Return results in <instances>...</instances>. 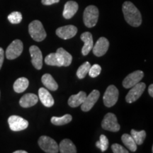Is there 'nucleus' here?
Returning a JSON list of instances; mask_svg holds the SVG:
<instances>
[{
  "label": "nucleus",
  "instance_id": "nucleus-1",
  "mask_svg": "<svg viewBox=\"0 0 153 153\" xmlns=\"http://www.w3.org/2000/svg\"><path fill=\"white\" fill-rule=\"evenodd\" d=\"M122 10L124 18L128 24L133 26L138 27L142 24V16L137 8L131 1H125L123 4Z\"/></svg>",
  "mask_w": 153,
  "mask_h": 153
},
{
  "label": "nucleus",
  "instance_id": "nucleus-2",
  "mask_svg": "<svg viewBox=\"0 0 153 153\" xmlns=\"http://www.w3.org/2000/svg\"><path fill=\"white\" fill-rule=\"evenodd\" d=\"M28 32L30 36L34 41L41 42L46 38V32H45L42 23L40 21L35 20L32 22L28 26Z\"/></svg>",
  "mask_w": 153,
  "mask_h": 153
},
{
  "label": "nucleus",
  "instance_id": "nucleus-3",
  "mask_svg": "<svg viewBox=\"0 0 153 153\" xmlns=\"http://www.w3.org/2000/svg\"><path fill=\"white\" fill-rule=\"evenodd\" d=\"M99 19V9L93 5L88 6L85 9L83 14L84 24L88 28H92L96 26Z\"/></svg>",
  "mask_w": 153,
  "mask_h": 153
},
{
  "label": "nucleus",
  "instance_id": "nucleus-4",
  "mask_svg": "<svg viewBox=\"0 0 153 153\" xmlns=\"http://www.w3.org/2000/svg\"><path fill=\"white\" fill-rule=\"evenodd\" d=\"M38 145L44 152L47 153H57L59 152V145L55 140L48 136L40 137L38 139Z\"/></svg>",
  "mask_w": 153,
  "mask_h": 153
},
{
  "label": "nucleus",
  "instance_id": "nucleus-5",
  "mask_svg": "<svg viewBox=\"0 0 153 153\" xmlns=\"http://www.w3.org/2000/svg\"><path fill=\"white\" fill-rule=\"evenodd\" d=\"M24 50V45L22 41L14 40L7 48L6 51V57L8 60H14L22 55Z\"/></svg>",
  "mask_w": 153,
  "mask_h": 153
},
{
  "label": "nucleus",
  "instance_id": "nucleus-6",
  "mask_svg": "<svg viewBox=\"0 0 153 153\" xmlns=\"http://www.w3.org/2000/svg\"><path fill=\"white\" fill-rule=\"evenodd\" d=\"M118 95H119V92L117 88L114 85L108 86L103 97V101H104L105 106L106 107L114 106L118 99Z\"/></svg>",
  "mask_w": 153,
  "mask_h": 153
},
{
  "label": "nucleus",
  "instance_id": "nucleus-7",
  "mask_svg": "<svg viewBox=\"0 0 153 153\" xmlns=\"http://www.w3.org/2000/svg\"><path fill=\"white\" fill-rule=\"evenodd\" d=\"M101 126L104 130L111 132H118L120 128L116 115L112 113H108L105 115L101 123Z\"/></svg>",
  "mask_w": 153,
  "mask_h": 153
},
{
  "label": "nucleus",
  "instance_id": "nucleus-8",
  "mask_svg": "<svg viewBox=\"0 0 153 153\" xmlns=\"http://www.w3.org/2000/svg\"><path fill=\"white\" fill-rule=\"evenodd\" d=\"M146 85L143 82H138L137 85L131 87V89L126 97V102L132 104L137 101L144 92Z\"/></svg>",
  "mask_w": 153,
  "mask_h": 153
},
{
  "label": "nucleus",
  "instance_id": "nucleus-9",
  "mask_svg": "<svg viewBox=\"0 0 153 153\" xmlns=\"http://www.w3.org/2000/svg\"><path fill=\"white\" fill-rule=\"evenodd\" d=\"M8 123L11 131L17 132L26 129L28 122L24 118L19 116H11L8 118Z\"/></svg>",
  "mask_w": 153,
  "mask_h": 153
},
{
  "label": "nucleus",
  "instance_id": "nucleus-10",
  "mask_svg": "<svg viewBox=\"0 0 153 153\" xmlns=\"http://www.w3.org/2000/svg\"><path fill=\"white\" fill-rule=\"evenodd\" d=\"M144 76V73L141 70H136V71L129 74L123 81V86L126 89L131 88L133 86L137 85L138 82L142 80Z\"/></svg>",
  "mask_w": 153,
  "mask_h": 153
},
{
  "label": "nucleus",
  "instance_id": "nucleus-11",
  "mask_svg": "<svg viewBox=\"0 0 153 153\" xmlns=\"http://www.w3.org/2000/svg\"><path fill=\"white\" fill-rule=\"evenodd\" d=\"M29 52L33 67L36 70H41L43 67V55L41 50L36 45H32L30 47Z\"/></svg>",
  "mask_w": 153,
  "mask_h": 153
},
{
  "label": "nucleus",
  "instance_id": "nucleus-12",
  "mask_svg": "<svg viewBox=\"0 0 153 153\" xmlns=\"http://www.w3.org/2000/svg\"><path fill=\"white\" fill-rule=\"evenodd\" d=\"M109 48V41L107 38L101 37L93 46L92 51L96 56L101 57L106 54Z\"/></svg>",
  "mask_w": 153,
  "mask_h": 153
},
{
  "label": "nucleus",
  "instance_id": "nucleus-13",
  "mask_svg": "<svg viewBox=\"0 0 153 153\" xmlns=\"http://www.w3.org/2000/svg\"><path fill=\"white\" fill-rule=\"evenodd\" d=\"M99 96H100V92H99L98 90L94 89V90L91 91V92L86 97L84 102L82 103V104L81 105L82 110L85 112L89 111L92 108V107L94 106V104L97 103V101H98Z\"/></svg>",
  "mask_w": 153,
  "mask_h": 153
},
{
  "label": "nucleus",
  "instance_id": "nucleus-14",
  "mask_svg": "<svg viewBox=\"0 0 153 153\" xmlns=\"http://www.w3.org/2000/svg\"><path fill=\"white\" fill-rule=\"evenodd\" d=\"M76 33H77V28L73 25L62 26L56 30V35L64 40L73 38Z\"/></svg>",
  "mask_w": 153,
  "mask_h": 153
},
{
  "label": "nucleus",
  "instance_id": "nucleus-15",
  "mask_svg": "<svg viewBox=\"0 0 153 153\" xmlns=\"http://www.w3.org/2000/svg\"><path fill=\"white\" fill-rule=\"evenodd\" d=\"M81 40L85 43L82 47V53L83 55H87L92 50L94 46L92 35L89 32H85L80 36Z\"/></svg>",
  "mask_w": 153,
  "mask_h": 153
},
{
  "label": "nucleus",
  "instance_id": "nucleus-16",
  "mask_svg": "<svg viewBox=\"0 0 153 153\" xmlns=\"http://www.w3.org/2000/svg\"><path fill=\"white\" fill-rule=\"evenodd\" d=\"M38 101V97L35 94L28 93L23 96L19 100V104L23 108H29L33 106Z\"/></svg>",
  "mask_w": 153,
  "mask_h": 153
},
{
  "label": "nucleus",
  "instance_id": "nucleus-17",
  "mask_svg": "<svg viewBox=\"0 0 153 153\" xmlns=\"http://www.w3.org/2000/svg\"><path fill=\"white\" fill-rule=\"evenodd\" d=\"M79 8L78 4L76 1H69L66 2L64 7V10H63L62 16L65 19H70L72 18L76 14V11Z\"/></svg>",
  "mask_w": 153,
  "mask_h": 153
},
{
  "label": "nucleus",
  "instance_id": "nucleus-18",
  "mask_svg": "<svg viewBox=\"0 0 153 153\" xmlns=\"http://www.w3.org/2000/svg\"><path fill=\"white\" fill-rule=\"evenodd\" d=\"M38 97L45 106L51 107L54 105V99L52 95L45 88H40L38 90Z\"/></svg>",
  "mask_w": 153,
  "mask_h": 153
},
{
  "label": "nucleus",
  "instance_id": "nucleus-19",
  "mask_svg": "<svg viewBox=\"0 0 153 153\" xmlns=\"http://www.w3.org/2000/svg\"><path fill=\"white\" fill-rule=\"evenodd\" d=\"M59 152L61 153H76V148L70 139H64L59 144Z\"/></svg>",
  "mask_w": 153,
  "mask_h": 153
},
{
  "label": "nucleus",
  "instance_id": "nucleus-20",
  "mask_svg": "<svg viewBox=\"0 0 153 153\" xmlns=\"http://www.w3.org/2000/svg\"><path fill=\"white\" fill-rule=\"evenodd\" d=\"M87 97V94L85 91H79L75 95H72L68 99V104L72 108H75L80 106L84 102Z\"/></svg>",
  "mask_w": 153,
  "mask_h": 153
},
{
  "label": "nucleus",
  "instance_id": "nucleus-21",
  "mask_svg": "<svg viewBox=\"0 0 153 153\" xmlns=\"http://www.w3.org/2000/svg\"><path fill=\"white\" fill-rule=\"evenodd\" d=\"M42 83L43 85L47 88L48 89L51 91H56L58 89V85L54 78L53 77L52 75L50 74H43L41 78Z\"/></svg>",
  "mask_w": 153,
  "mask_h": 153
},
{
  "label": "nucleus",
  "instance_id": "nucleus-22",
  "mask_svg": "<svg viewBox=\"0 0 153 153\" xmlns=\"http://www.w3.org/2000/svg\"><path fill=\"white\" fill-rule=\"evenodd\" d=\"M29 85V81L26 77H20L15 81L14 86V90L16 93H22L27 89Z\"/></svg>",
  "mask_w": 153,
  "mask_h": 153
},
{
  "label": "nucleus",
  "instance_id": "nucleus-23",
  "mask_svg": "<svg viewBox=\"0 0 153 153\" xmlns=\"http://www.w3.org/2000/svg\"><path fill=\"white\" fill-rule=\"evenodd\" d=\"M57 55L60 57L61 61H62L63 66L68 67L72 63V56L71 54H70L68 51H66L65 50L62 48H60L57 50Z\"/></svg>",
  "mask_w": 153,
  "mask_h": 153
},
{
  "label": "nucleus",
  "instance_id": "nucleus-24",
  "mask_svg": "<svg viewBox=\"0 0 153 153\" xmlns=\"http://www.w3.org/2000/svg\"><path fill=\"white\" fill-rule=\"evenodd\" d=\"M45 62L48 65L51 66H63L62 61H61L60 57H59L57 53H50L49 55H48L45 58Z\"/></svg>",
  "mask_w": 153,
  "mask_h": 153
},
{
  "label": "nucleus",
  "instance_id": "nucleus-25",
  "mask_svg": "<svg viewBox=\"0 0 153 153\" xmlns=\"http://www.w3.org/2000/svg\"><path fill=\"white\" fill-rule=\"evenodd\" d=\"M121 140L127 148L131 152H135L137 150V144L135 143L133 137L129 134H123L121 137Z\"/></svg>",
  "mask_w": 153,
  "mask_h": 153
},
{
  "label": "nucleus",
  "instance_id": "nucleus-26",
  "mask_svg": "<svg viewBox=\"0 0 153 153\" xmlns=\"http://www.w3.org/2000/svg\"><path fill=\"white\" fill-rule=\"evenodd\" d=\"M72 117L70 114H65L62 117H56L53 116L51 118V123L55 126H63L71 122Z\"/></svg>",
  "mask_w": 153,
  "mask_h": 153
},
{
  "label": "nucleus",
  "instance_id": "nucleus-27",
  "mask_svg": "<svg viewBox=\"0 0 153 153\" xmlns=\"http://www.w3.org/2000/svg\"><path fill=\"white\" fill-rule=\"evenodd\" d=\"M131 135L137 145H140L144 143L145 137H146V132L145 131H137L135 130H131Z\"/></svg>",
  "mask_w": 153,
  "mask_h": 153
},
{
  "label": "nucleus",
  "instance_id": "nucleus-28",
  "mask_svg": "<svg viewBox=\"0 0 153 153\" xmlns=\"http://www.w3.org/2000/svg\"><path fill=\"white\" fill-rule=\"evenodd\" d=\"M91 68V65L89 62H85L78 68L76 71V76L79 79H83L89 71V69Z\"/></svg>",
  "mask_w": 153,
  "mask_h": 153
},
{
  "label": "nucleus",
  "instance_id": "nucleus-29",
  "mask_svg": "<svg viewBox=\"0 0 153 153\" xmlns=\"http://www.w3.org/2000/svg\"><path fill=\"white\" fill-rule=\"evenodd\" d=\"M96 146L100 149L101 152H105L108 148V140L106 135H101L99 140L96 143Z\"/></svg>",
  "mask_w": 153,
  "mask_h": 153
},
{
  "label": "nucleus",
  "instance_id": "nucleus-30",
  "mask_svg": "<svg viewBox=\"0 0 153 153\" xmlns=\"http://www.w3.org/2000/svg\"><path fill=\"white\" fill-rule=\"evenodd\" d=\"M8 20L11 24H18L22 21V14L19 11L11 12L8 16Z\"/></svg>",
  "mask_w": 153,
  "mask_h": 153
},
{
  "label": "nucleus",
  "instance_id": "nucleus-31",
  "mask_svg": "<svg viewBox=\"0 0 153 153\" xmlns=\"http://www.w3.org/2000/svg\"><path fill=\"white\" fill-rule=\"evenodd\" d=\"M101 71V66L97 64H95L93 65L92 66L91 65V68L89 69V71L88 72V74H89V75L91 77H97V76H98L99 74H100Z\"/></svg>",
  "mask_w": 153,
  "mask_h": 153
},
{
  "label": "nucleus",
  "instance_id": "nucleus-32",
  "mask_svg": "<svg viewBox=\"0 0 153 153\" xmlns=\"http://www.w3.org/2000/svg\"><path fill=\"white\" fill-rule=\"evenodd\" d=\"M113 152L114 153H128V151L119 144H114L111 145Z\"/></svg>",
  "mask_w": 153,
  "mask_h": 153
},
{
  "label": "nucleus",
  "instance_id": "nucleus-33",
  "mask_svg": "<svg viewBox=\"0 0 153 153\" xmlns=\"http://www.w3.org/2000/svg\"><path fill=\"white\" fill-rule=\"evenodd\" d=\"M60 0H41V2L43 5H51L53 4L58 3Z\"/></svg>",
  "mask_w": 153,
  "mask_h": 153
},
{
  "label": "nucleus",
  "instance_id": "nucleus-34",
  "mask_svg": "<svg viewBox=\"0 0 153 153\" xmlns=\"http://www.w3.org/2000/svg\"><path fill=\"white\" fill-rule=\"evenodd\" d=\"M4 59V51L3 48H0V70L2 67Z\"/></svg>",
  "mask_w": 153,
  "mask_h": 153
},
{
  "label": "nucleus",
  "instance_id": "nucleus-35",
  "mask_svg": "<svg viewBox=\"0 0 153 153\" xmlns=\"http://www.w3.org/2000/svg\"><path fill=\"white\" fill-rule=\"evenodd\" d=\"M148 93L150 94V97H153V84L150 85V87L148 88Z\"/></svg>",
  "mask_w": 153,
  "mask_h": 153
},
{
  "label": "nucleus",
  "instance_id": "nucleus-36",
  "mask_svg": "<svg viewBox=\"0 0 153 153\" xmlns=\"http://www.w3.org/2000/svg\"><path fill=\"white\" fill-rule=\"evenodd\" d=\"M14 153H27V152L24 150H16L14 151Z\"/></svg>",
  "mask_w": 153,
  "mask_h": 153
},
{
  "label": "nucleus",
  "instance_id": "nucleus-37",
  "mask_svg": "<svg viewBox=\"0 0 153 153\" xmlns=\"http://www.w3.org/2000/svg\"><path fill=\"white\" fill-rule=\"evenodd\" d=\"M152 152H153V145H152Z\"/></svg>",
  "mask_w": 153,
  "mask_h": 153
}]
</instances>
